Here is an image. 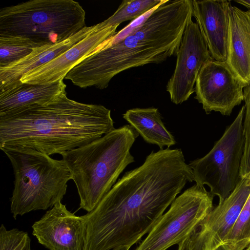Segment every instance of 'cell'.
Masks as SVG:
<instances>
[{
  "mask_svg": "<svg viewBox=\"0 0 250 250\" xmlns=\"http://www.w3.org/2000/svg\"><path fill=\"white\" fill-rule=\"evenodd\" d=\"M85 12L73 0H32L0 9V37L45 45L61 42L86 27Z\"/></svg>",
  "mask_w": 250,
  "mask_h": 250,
  "instance_id": "cell-6",
  "label": "cell"
},
{
  "mask_svg": "<svg viewBox=\"0 0 250 250\" xmlns=\"http://www.w3.org/2000/svg\"><path fill=\"white\" fill-rule=\"evenodd\" d=\"M244 250H250V244Z\"/></svg>",
  "mask_w": 250,
  "mask_h": 250,
  "instance_id": "cell-28",
  "label": "cell"
},
{
  "mask_svg": "<svg viewBox=\"0 0 250 250\" xmlns=\"http://www.w3.org/2000/svg\"><path fill=\"white\" fill-rule=\"evenodd\" d=\"M226 63L243 86L250 81V10L230 4Z\"/></svg>",
  "mask_w": 250,
  "mask_h": 250,
  "instance_id": "cell-15",
  "label": "cell"
},
{
  "mask_svg": "<svg viewBox=\"0 0 250 250\" xmlns=\"http://www.w3.org/2000/svg\"><path fill=\"white\" fill-rule=\"evenodd\" d=\"M139 135L130 125L114 128L84 146L62 155L87 212L97 206L134 158L130 150Z\"/></svg>",
  "mask_w": 250,
  "mask_h": 250,
  "instance_id": "cell-4",
  "label": "cell"
},
{
  "mask_svg": "<svg viewBox=\"0 0 250 250\" xmlns=\"http://www.w3.org/2000/svg\"><path fill=\"white\" fill-rule=\"evenodd\" d=\"M194 181L184 156L167 148L152 151L126 172L85 220L84 250L130 248L156 225L188 182Z\"/></svg>",
  "mask_w": 250,
  "mask_h": 250,
  "instance_id": "cell-1",
  "label": "cell"
},
{
  "mask_svg": "<svg viewBox=\"0 0 250 250\" xmlns=\"http://www.w3.org/2000/svg\"><path fill=\"white\" fill-rule=\"evenodd\" d=\"M0 250H32L28 234L17 229L7 230L0 227Z\"/></svg>",
  "mask_w": 250,
  "mask_h": 250,
  "instance_id": "cell-22",
  "label": "cell"
},
{
  "mask_svg": "<svg viewBox=\"0 0 250 250\" xmlns=\"http://www.w3.org/2000/svg\"><path fill=\"white\" fill-rule=\"evenodd\" d=\"M214 250H229L227 246H226L224 244H223V245L220 246L219 247H218V248H217Z\"/></svg>",
  "mask_w": 250,
  "mask_h": 250,
  "instance_id": "cell-26",
  "label": "cell"
},
{
  "mask_svg": "<svg viewBox=\"0 0 250 250\" xmlns=\"http://www.w3.org/2000/svg\"><path fill=\"white\" fill-rule=\"evenodd\" d=\"M10 160L15 179L10 199L16 219L30 211L46 210L61 202L72 175L62 159L29 147H0Z\"/></svg>",
  "mask_w": 250,
  "mask_h": 250,
  "instance_id": "cell-5",
  "label": "cell"
},
{
  "mask_svg": "<svg viewBox=\"0 0 250 250\" xmlns=\"http://www.w3.org/2000/svg\"><path fill=\"white\" fill-rule=\"evenodd\" d=\"M244 86L226 62L207 61L197 77L195 99L202 104L207 114L212 111L229 116L244 100Z\"/></svg>",
  "mask_w": 250,
  "mask_h": 250,
  "instance_id": "cell-9",
  "label": "cell"
},
{
  "mask_svg": "<svg viewBox=\"0 0 250 250\" xmlns=\"http://www.w3.org/2000/svg\"><path fill=\"white\" fill-rule=\"evenodd\" d=\"M193 16L207 43L212 59L226 62L229 36L228 11L230 1L192 0Z\"/></svg>",
  "mask_w": 250,
  "mask_h": 250,
  "instance_id": "cell-14",
  "label": "cell"
},
{
  "mask_svg": "<svg viewBox=\"0 0 250 250\" xmlns=\"http://www.w3.org/2000/svg\"><path fill=\"white\" fill-rule=\"evenodd\" d=\"M33 235L49 250H84L85 220L59 202L32 226Z\"/></svg>",
  "mask_w": 250,
  "mask_h": 250,
  "instance_id": "cell-12",
  "label": "cell"
},
{
  "mask_svg": "<svg viewBox=\"0 0 250 250\" xmlns=\"http://www.w3.org/2000/svg\"><path fill=\"white\" fill-rule=\"evenodd\" d=\"M42 45L23 37H0V68L21 60L35 48Z\"/></svg>",
  "mask_w": 250,
  "mask_h": 250,
  "instance_id": "cell-19",
  "label": "cell"
},
{
  "mask_svg": "<svg viewBox=\"0 0 250 250\" xmlns=\"http://www.w3.org/2000/svg\"><path fill=\"white\" fill-rule=\"evenodd\" d=\"M243 94L245 103L243 121L245 144L240 171L241 178L250 175V81L249 84L244 87Z\"/></svg>",
  "mask_w": 250,
  "mask_h": 250,
  "instance_id": "cell-23",
  "label": "cell"
},
{
  "mask_svg": "<svg viewBox=\"0 0 250 250\" xmlns=\"http://www.w3.org/2000/svg\"><path fill=\"white\" fill-rule=\"evenodd\" d=\"M235 2L244 5L249 10H250V0H235Z\"/></svg>",
  "mask_w": 250,
  "mask_h": 250,
  "instance_id": "cell-25",
  "label": "cell"
},
{
  "mask_svg": "<svg viewBox=\"0 0 250 250\" xmlns=\"http://www.w3.org/2000/svg\"><path fill=\"white\" fill-rule=\"evenodd\" d=\"M130 248L127 247H123L119 248H117L112 250H129Z\"/></svg>",
  "mask_w": 250,
  "mask_h": 250,
  "instance_id": "cell-27",
  "label": "cell"
},
{
  "mask_svg": "<svg viewBox=\"0 0 250 250\" xmlns=\"http://www.w3.org/2000/svg\"><path fill=\"white\" fill-rule=\"evenodd\" d=\"M166 0H124L115 13L101 22L104 26H119L122 22L139 18Z\"/></svg>",
  "mask_w": 250,
  "mask_h": 250,
  "instance_id": "cell-20",
  "label": "cell"
},
{
  "mask_svg": "<svg viewBox=\"0 0 250 250\" xmlns=\"http://www.w3.org/2000/svg\"><path fill=\"white\" fill-rule=\"evenodd\" d=\"M123 117L146 142L158 146L160 149L176 144L174 136L164 125L158 108H132Z\"/></svg>",
  "mask_w": 250,
  "mask_h": 250,
  "instance_id": "cell-18",
  "label": "cell"
},
{
  "mask_svg": "<svg viewBox=\"0 0 250 250\" xmlns=\"http://www.w3.org/2000/svg\"><path fill=\"white\" fill-rule=\"evenodd\" d=\"M250 194V175L241 179L223 202L213 208L189 235L191 250H214L223 245Z\"/></svg>",
  "mask_w": 250,
  "mask_h": 250,
  "instance_id": "cell-10",
  "label": "cell"
},
{
  "mask_svg": "<svg viewBox=\"0 0 250 250\" xmlns=\"http://www.w3.org/2000/svg\"><path fill=\"white\" fill-rule=\"evenodd\" d=\"M213 197L196 184L185 190L135 250H166L180 243L213 209Z\"/></svg>",
  "mask_w": 250,
  "mask_h": 250,
  "instance_id": "cell-8",
  "label": "cell"
},
{
  "mask_svg": "<svg viewBox=\"0 0 250 250\" xmlns=\"http://www.w3.org/2000/svg\"><path fill=\"white\" fill-rule=\"evenodd\" d=\"M99 27L49 62L28 72L21 79L22 83L45 85L63 80L83 59L96 51L114 36L118 26Z\"/></svg>",
  "mask_w": 250,
  "mask_h": 250,
  "instance_id": "cell-13",
  "label": "cell"
},
{
  "mask_svg": "<svg viewBox=\"0 0 250 250\" xmlns=\"http://www.w3.org/2000/svg\"><path fill=\"white\" fill-rule=\"evenodd\" d=\"M99 23L86 26L75 35L56 44L35 48L25 58L5 67L0 68V91L21 83L28 72L49 62L99 27Z\"/></svg>",
  "mask_w": 250,
  "mask_h": 250,
  "instance_id": "cell-16",
  "label": "cell"
},
{
  "mask_svg": "<svg viewBox=\"0 0 250 250\" xmlns=\"http://www.w3.org/2000/svg\"><path fill=\"white\" fill-rule=\"evenodd\" d=\"M178 250H191L190 241L189 236L178 244Z\"/></svg>",
  "mask_w": 250,
  "mask_h": 250,
  "instance_id": "cell-24",
  "label": "cell"
},
{
  "mask_svg": "<svg viewBox=\"0 0 250 250\" xmlns=\"http://www.w3.org/2000/svg\"><path fill=\"white\" fill-rule=\"evenodd\" d=\"M250 244V194L224 244L230 250H244Z\"/></svg>",
  "mask_w": 250,
  "mask_h": 250,
  "instance_id": "cell-21",
  "label": "cell"
},
{
  "mask_svg": "<svg viewBox=\"0 0 250 250\" xmlns=\"http://www.w3.org/2000/svg\"><path fill=\"white\" fill-rule=\"evenodd\" d=\"M63 80L42 85L22 83L0 91V117L11 116L36 104L48 103L63 92Z\"/></svg>",
  "mask_w": 250,
  "mask_h": 250,
  "instance_id": "cell-17",
  "label": "cell"
},
{
  "mask_svg": "<svg viewBox=\"0 0 250 250\" xmlns=\"http://www.w3.org/2000/svg\"><path fill=\"white\" fill-rule=\"evenodd\" d=\"M245 111L244 105L210 151L188 164L196 184L208 186L210 192L218 197L219 203L229 196L241 179L240 171L245 144Z\"/></svg>",
  "mask_w": 250,
  "mask_h": 250,
  "instance_id": "cell-7",
  "label": "cell"
},
{
  "mask_svg": "<svg viewBox=\"0 0 250 250\" xmlns=\"http://www.w3.org/2000/svg\"><path fill=\"white\" fill-rule=\"evenodd\" d=\"M174 72L166 85L172 103L181 104L194 92V85L203 65L211 59L197 22L187 26L177 54Z\"/></svg>",
  "mask_w": 250,
  "mask_h": 250,
  "instance_id": "cell-11",
  "label": "cell"
},
{
  "mask_svg": "<svg viewBox=\"0 0 250 250\" xmlns=\"http://www.w3.org/2000/svg\"><path fill=\"white\" fill-rule=\"evenodd\" d=\"M192 17V0H166L132 33L113 44L109 43L110 38L75 66L64 79L80 88L104 89L122 71L176 56Z\"/></svg>",
  "mask_w": 250,
  "mask_h": 250,
  "instance_id": "cell-2",
  "label": "cell"
},
{
  "mask_svg": "<svg viewBox=\"0 0 250 250\" xmlns=\"http://www.w3.org/2000/svg\"><path fill=\"white\" fill-rule=\"evenodd\" d=\"M114 129L110 109L71 100L65 91L48 103L0 117V147H26L62 155Z\"/></svg>",
  "mask_w": 250,
  "mask_h": 250,
  "instance_id": "cell-3",
  "label": "cell"
}]
</instances>
